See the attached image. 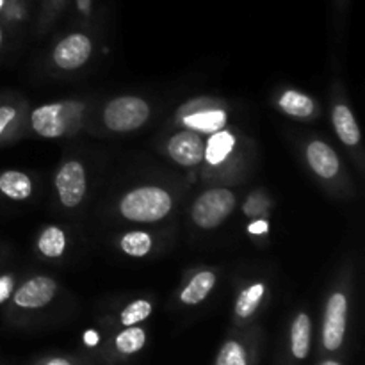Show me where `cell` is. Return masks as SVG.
Returning a JSON list of instances; mask_svg holds the SVG:
<instances>
[{"instance_id": "obj_1", "label": "cell", "mask_w": 365, "mask_h": 365, "mask_svg": "<svg viewBox=\"0 0 365 365\" xmlns=\"http://www.w3.org/2000/svg\"><path fill=\"white\" fill-rule=\"evenodd\" d=\"M123 217L139 223H155L166 217L171 210V196L168 191L153 185L138 187L123 196L120 203Z\"/></svg>"}, {"instance_id": "obj_2", "label": "cell", "mask_w": 365, "mask_h": 365, "mask_svg": "<svg viewBox=\"0 0 365 365\" xmlns=\"http://www.w3.org/2000/svg\"><path fill=\"white\" fill-rule=\"evenodd\" d=\"M150 118V106L138 96H120L107 103L103 121L114 132H130L146 123Z\"/></svg>"}, {"instance_id": "obj_3", "label": "cell", "mask_w": 365, "mask_h": 365, "mask_svg": "<svg viewBox=\"0 0 365 365\" xmlns=\"http://www.w3.org/2000/svg\"><path fill=\"white\" fill-rule=\"evenodd\" d=\"M235 209V195L228 189H210L203 192L192 205V221L200 228H216L227 220Z\"/></svg>"}, {"instance_id": "obj_4", "label": "cell", "mask_w": 365, "mask_h": 365, "mask_svg": "<svg viewBox=\"0 0 365 365\" xmlns=\"http://www.w3.org/2000/svg\"><path fill=\"white\" fill-rule=\"evenodd\" d=\"M56 187L59 192V200L64 207L73 209L81 205L86 195V171L84 166L77 160H70L64 164L56 175Z\"/></svg>"}, {"instance_id": "obj_5", "label": "cell", "mask_w": 365, "mask_h": 365, "mask_svg": "<svg viewBox=\"0 0 365 365\" xmlns=\"http://www.w3.org/2000/svg\"><path fill=\"white\" fill-rule=\"evenodd\" d=\"M346 316H348V299L341 292H335L327 305L323 327V342L328 351H335L342 346L346 334Z\"/></svg>"}, {"instance_id": "obj_6", "label": "cell", "mask_w": 365, "mask_h": 365, "mask_svg": "<svg viewBox=\"0 0 365 365\" xmlns=\"http://www.w3.org/2000/svg\"><path fill=\"white\" fill-rule=\"evenodd\" d=\"M71 113L68 103H48L32 110V128L41 138H59L70 125Z\"/></svg>"}, {"instance_id": "obj_7", "label": "cell", "mask_w": 365, "mask_h": 365, "mask_svg": "<svg viewBox=\"0 0 365 365\" xmlns=\"http://www.w3.org/2000/svg\"><path fill=\"white\" fill-rule=\"evenodd\" d=\"M91 39L86 34H70L57 43L53 61L63 70H77L91 56Z\"/></svg>"}, {"instance_id": "obj_8", "label": "cell", "mask_w": 365, "mask_h": 365, "mask_svg": "<svg viewBox=\"0 0 365 365\" xmlns=\"http://www.w3.org/2000/svg\"><path fill=\"white\" fill-rule=\"evenodd\" d=\"M168 153L180 166H196L203 160L205 145L195 130H184L175 134L168 143Z\"/></svg>"}, {"instance_id": "obj_9", "label": "cell", "mask_w": 365, "mask_h": 365, "mask_svg": "<svg viewBox=\"0 0 365 365\" xmlns=\"http://www.w3.org/2000/svg\"><path fill=\"white\" fill-rule=\"evenodd\" d=\"M56 294V282L46 277H36L25 282L16 292H14V303L21 309H41L48 305Z\"/></svg>"}, {"instance_id": "obj_10", "label": "cell", "mask_w": 365, "mask_h": 365, "mask_svg": "<svg viewBox=\"0 0 365 365\" xmlns=\"http://www.w3.org/2000/svg\"><path fill=\"white\" fill-rule=\"evenodd\" d=\"M307 159L310 168L319 175L321 178H334L339 173V157L327 143L312 141L307 146Z\"/></svg>"}, {"instance_id": "obj_11", "label": "cell", "mask_w": 365, "mask_h": 365, "mask_svg": "<svg viewBox=\"0 0 365 365\" xmlns=\"http://www.w3.org/2000/svg\"><path fill=\"white\" fill-rule=\"evenodd\" d=\"M182 123L195 132H203V134H214L221 130L227 123V113L221 109H203L198 113H191L184 116Z\"/></svg>"}, {"instance_id": "obj_12", "label": "cell", "mask_w": 365, "mask_h": 365, "mask_svg": "<svg viewBox=\"0 0 365 365\" xmlns=\"http://www.w3.org/2000/svg\"><path fill=\"white\" fill-rule=\"evenodd\" d=\"M331 120H334L335 132L339 134L341 141L348 146L359 145L360 141V128L356 125L355 116L349 110V107L346 106H335L334 114H331Z\"/></svg>"}, {"instance_id": "obj_13", "label": "cell", "mask_w": 365, "mask_h": 365, "mask_svg": "<svg viewBox=\"0 0 365 365\" xmlns=\"http://www.w3.org/2000/svg\"><path fill=\"white\" fill-rule=\"evenodd\" d=\"M0 192L9 200H27L32 192V182L21 171H4L0 175Z\"/></svg>"}, {"instance_id": "obj_14", "label": "cell", "mask_w": 365, "mask_h": 365, "mask_svg": "<svg viewBox=\"0 0 365 365\" xmlns=\"http://www.w3.org/2000/svg\"><path fill=\"white\" fill-rule=\"evenodd\" d=\"M310 334H312V323L307 314H299L292 323L291 330V349L292 355L298 360L309 356L310 351Z\"/></svg>"}, {"instance_id": "obj_15", "label": "cell", "mask_w": 365, "mask_h": 365, "mask_svg": "<svg viewBox=\"0 0 365 365\" xmlns=\"http://www.w3.org/2000/svg\"><path fill=\"white\" fill-rule=\"evenodd\" d=\"M214 284H216V277L210 271H202V273L196 274L191 282H189L187 287L180 292V302L185 305H198L203 299L209 296V292L212 291Z\"/></svg>"}, {"instance_id": "obj_16", "label": "cell", "mask_w": 365, "mask_h": 365, "mask_svg": "<svg viewBox=\"0 0 365 365\" xmlns=\"http://www.w3.org/2000/svg\"><path fill=\"white\" fill-rule=\"evenodd\" d=\"M234 135L221 128V130L214 132L212 138L207 143L203 159L209 160V164H212V166H217V164L225 163V160L228 159V155H230L232 150H234Z\"/></svg>"}, {"instance_id": "obj_17", "label": "cell", "mask_w": 365, "mask_h": 365, "mask_svg": "<svg viewBox=\"0 0 365 365\" xmlns=\"http://www.w3.org/2000/svg\"><path fill=\"white\" fill-rule=\"evenodd\" d=\"M278 106L282 107L284 113L296 118H307L314 113V102L310 100V96L298 91H285Z\"/></svg>"}, {"instance_id": "obj_18", "label": "cell", "mask_w": 365, "mask_h": 365, "mask_svg": "<svg viewBox=\"0 0 365 365\" xmlns=\"http://www.w3.org/2000/svg\"><path fill=\"white\" fill-rule=\"evenodd\" d=\"M38 248L43 255L50 257V259L61 257L64 253V248H66V235L57 227L45 228V232H43L38 241Z\"/></svg>"}, {"instance_id": "obj_19", "label": "cell", "mask_w": 365, "mask_h": 365, "mask_svg": "<svg viewBox=\"0 0 365 365\" xmlns=\"http://www.w3.org/2000/svg\"><path fill=\"white\" fill-rule=\"evenodd\" d=\"M264 292H266L264 284H255L252 287L245 289L241 292V296L237 298V302H235V314L239 317H242V319L252 316L257 310V307H259V303L262 302Z\"/></svg>"}, {"instance_id": "obj_20", "label": "cell", "mask_w": 365, "mask_h": 365, "mask_svg": "<svg viewBox=\"0 0 365 365\" xmlns=\"http://www.w3.org/2000/svg\"><path fill=\"white\" fill-rule=\"evenodd\" d=\"M146 342L145 330L138 327H127V330L121 331L116 337V348L120 353L125 355H134L139 349H143Z\"/></svg>"}, {"instance_id": "obj_21", "label": "cell", "mask_w": 365, "mask_h": 365, "mask_svg": "<svg viewBox=\"0 0 365 365\" xmlns=\"http://www.w3.org/2000/svg\"><path fill=\"white\" fill-rule=\"evenodd\" d=\"M152 237L146 232H130V234H125L120 242L123 253H127L130 257H145L152 250Z\"/></svg>"}, {"instance_id": "obj_22", "label": "cell", "mask_w": 365, "mask_h": 365, "mask_svg": "<svg viewBox=\"0 0 365 365\" xmlns=\"http://www.w3.org/2000/svg\"><path fill=\"white\" fill-rule=\"evenodd\" d=\"M150 314H152V303L146 302V299H138V302L130 303L121 312V324H125V327H134V324L145 321Z\"/></svg>"}, {"instance_id": "obj_23", "label": "cell", "mask_w": 365, "mask_h": 365, "mask_svg": "<svg viewBox=\"0 0 365 365\" xmlns=\"http://www.w3.org/2000/svg\"><path fill=\"white\" fill-rule=\"evenodd\" d=\"M216 365H246V351L239 342L230 341L221 348Z\"/></svg>"}, {"instance_id": "obj_24", "label": "cell", "mask_w": 365, "mask_h": 365, "mask_svg": "<svg viewBox=\"0 0 365 365\" xmlns=\"http://www.w3.org/2000/svg\"><path fill=\"white\" fill-rule=\"evenodd\" d=\"M14 116H16V110H14L13 107H9V106L0 107V138H2L4 130L7 128V125L14 120Z\"/></svg>"}, {"instance_id": "obj_25", "label": "cell", "mask_w": 365, "mask_h": 365, "mask_svg": "<svg viewBox=\"0 0 365 365\" xmlns=\"http://www.w3.org/2000/svg\"><path fill=\"white\" fill-rule=\"evenodd\" d=\"M13 292V278L11 277H0V303L6 302Z\"/></svg>"}, {"instance_id": "obj_26", "label": "cell", "mask_w": 365, "mask_h": 365, "mask_svg": "<svg viewBox=\"0 0 365 365\" xmlns=\"http://www.w3.org/2000/svg\"><path fill=\"white\" fill-rule=\"evenodd\" d=\"M267 221H255V223H252L248 227V230L252 232V234H266L267 232Z\"/></svg>"}, {"instance_id": "obj_27", "label": "cell", "mask_w": 365, "mask_h": 365, "mask_svg": "<svg viewBox=\"0 0 365 365\" xmlns=\"http://www.w3.org/2000/svg\"><path fill=\"white\" fill-rule=\"evenodd\" d=\"M84 342H86V346H89V348L96 346V344H98V334H96V331H93V330H88L84 334Z\"/></svg>"}, {"instance_id": "obj_28", "label": "cell", "mask_w": 365, "mask_h": 365, "mask_svg": "<svg viewBox=\"0 0 365 365\" xmlns=\"http://www.w3.org/2000/svg\"><path fill=\"white\" fill-rule=\"evenodd\" d=\"M46 365H71V364L64 359H53V360H50Z\"/></svg>"}, {"instance_id": "obj_29", "label": "cell", "mask_w": 365, "mask_h": 365, "mask_svg": "<svg viewBox=\"0 0 365 365\" xmlns=\"http://www.w3.org/2000/svg\"><path fill=\"white\" fill-rule=\"evenodd\" d=\"M321 365H341L339 362H334V360H327V362H323Z\"/></svg>"}, {"instance_id": "obj_30", "label": "cell", "mask_w": 365, "mask_h": 365, "mask_svg": "<svg viewBox=\"0 0 365 365\" xmlns=\"http://www.w3.org/2000/svg\"><path fill=\"white\" fill-rule=\"evenodd\" d=\"M0 45H2V29H0Z\"/></svg>"}, {"instance_id": "obj_31", "label": "cell", "mask_w": 365, "mask_h": 365, "mask_svg": "<svg viewBox=\"0 0 365 365\" xmlns=\"http://www.w3.org/2000/svg\"><path fill=\"white\" fill-rule=\"evenodd\" d=\"M0 4H2V0H0Z\"/></svg>"}]
</instances>
